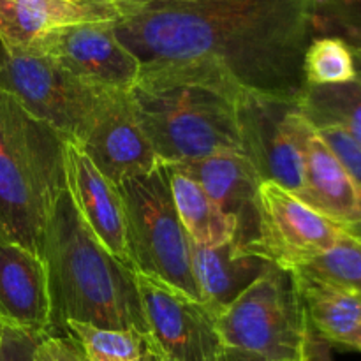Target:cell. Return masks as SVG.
<instances>
[{
  "mask_svg": "<svg viewBox=\"0 0 361 361\" xmlns=\"http://www.w3.org/2000/svg\"><path fill=\"white\" fill-rule=\"evenodd\" d=\"M314 0H137L115 21L141 63L137 85H200L233 102L245 95L298 102Z\"/></svg>",
  "mask_w": 361,
  "mask_h": 361,
  "instance_id": "1",
  "label": "cell"
},
{
  "mask_svg": "<svg viewBox=\"0 0 361 361\" xmlns=\"http://www.w3.org/2000/svg\"><path fill=\"white\" fill-rule=\"evenodd\" d=\"M41 257L48 274L53 335H67V323L76 321L150 337L136 271L99 243L66 189L53 204Z\"/></svg>",
  "mask_w": 361,
  "mask_h": 361,
  "instance_id": "2",
  "label": "cell"
},
{
  "mask_svg": "<svg viewBox=\"0 0 361 361\" xmlns=\"http://www.w3.org/2000/svg\"><path fill=\"white\" fill-rule=\"evenodd\" d=\"M130 97L141 129L162 164L240 152L235 102L210 88L136 85Z\"/></svg>",
  "mask_w": 361,
  "mask_h": 361,
  "instance_id": "3",
  "label": "cell"
},
{
  "mask_svg": "<svg viewBox=\"0 0 361 361\" xmlns=\"http://www.w3.org/2000/svg\"><path fill=\"white\" fill-rule=\"evenodd\" d=\"M62 141L59 133L32 120L0 150V242L41 256L53 204L66 189Z\"/></svg>",
  "mask_w": 361,
  "mask_h": 361,
  "instance_id": "4",
  "label": "cell"
},
{
  "mask_svg": "<svg viewBox=\"0 0 361 361\" xmlns=\"http://www.w3.org/2000/svg\"><path fill=\"white\" fill-rule=\"evenodd\" d=\"M222 349L261 361H302L309 323L289 270H267L217 314Z\"/></svg>",
  "mask_w": 361,
  "mask_h": 361,
  "instance_id": "5",
  "label": "cell"
},
{
  "mask_svg": "<svg viewBox=\"0 0 361 361\" xmlns=\"http://www.w3.org/2000/svg\"><path fill=\"white\" fill-rule=\"evenodd\" d=\"M118 189L134 270L201 300L190 263V240L173 201L166 164L161 162L147 175L120 183Z\"/></svg>",
  "mask_w": 361,
  "mask_h": 361,
  "instance_id": "6",
  "label": "cell"
},
{
  "mask_svg": "<svg viewBox=\"0 0 361 361\" xmlns=\"http://www.w3.org/2000/svg\"><path fill=\"white\" fill-rule=\"evenodd\" d=\"M0 92L13 97L28 116L80 143L106 92L73 76L51 56L0 44Z\"/></svg>",
  "mask_w": 361,
  "mask_h": 361,
  "instance_id": "7",
  "label": "cell"
},
{
  "mask_svg": "<svg viewBox=\"0 0 361 361\" xmlns=\"http://www.w3.org/2000/svg\"><path fill=\"white\" fill-rule=\"evenodd\" d=\"M345 233L291 190L263 182L257 197L256 240L247 252L295 270L337 247Z\"/></svg>",
  "mask_w": 361,
  "mask_h": 361,
  "instance_id": "8",
  "label": "cell"
},
{
  "mask_svg": "<svg viewBox=\"0 0 361 361\" xmlns=\"http://www.w3.org/2000/svg\"><path fill=\"white\" fill-rule=\"evenodd\" d=\"M136 284L150 330L152 360L164 356L173 361H217L222 344L214 309L141 271H136Z\"/></svg>",
  "mask_w": 361,
  "mask_h": 361,
  "instance_id": "9",
  "label": "cell"
},
{
  "mask_svg": "<svg viewBox=\"0 0 361 361\" xmlns=\"http://www.w3.org/2000/svg\"><path fill=\"white\" fill-rule=\"evenodd\" d=\"M240 154L254 166L263 182H275L302 196L303 157L298 102L245 95L235 101Z\"/></svg>",
  "mask_w": 361,
  "mask_h": 361,
  "instance_id": "10",
  "label": "cell"
},
{
  "mask_svg": "<svg viewBox=\"0 0 361 361\" xmlns=\"http://www.w3.org/2000/svg\"><path fill=\"white\" fill-rule=\"evenodd\" d=\"M115 21L74 23L51 32L39 53L51 56L73 76L104 92H133L141 63L118 39Z\"/></svg>",
  "mask_w": 361,
  "mask_h": 361,
  "instance_id": "11",
  "label": "cell"
},
{
  "mask_svg": "<svg viewBox=\"0 0 361 361\" xmlns=\"http://www.w3.org/2000/svg\"><path fill=\"white\" fill-rule=\"evenodd\" d=\"M78 145L115 185L147 175L161 164L141 129L130 92H106Z\"/></svg>",
  "mask_w": 361,
  "mask_h": 361,
  "instance_id": "12",
  "label": "cell"
},
{
  "mask_svg": "<svg viewBox=\"0 0 361 361\" xmlns=\"http://www.w3.org/2000/svg\"><path fill=\"white\" fill-rule=\"evenodd\" d=\"M62 164L66 190L85 226L109 254L133 268L118 185L102 175L74 141H62Z\"/></svg>",
  "mask_w": 361,
  "mask_h": 361,
  "instance_id": "13",
  "label": "cell"
},
{
  "mask_svg": "<svg viewBox=\"0 0 361 361\" xmlns=\"http://www.w3.org/2000/svg\"><path fill=\"white\" fill-rule=\"evenodd\" d=\"M303 190L300 200L349 235L361 233V194L351 175L316 127L303 116L300 127Z\"/></svg>",
  "mask_w": 361,
  "mask_h": 361,
  "instance_id": "14",
  "label": "cell"
},
{
  "mask_svg": "<svg viewBox=\"0 0 361 361\" xmlns=\"http://www.w3.org/2000/svg\"><path fill=\"white\" fill-rule=\"evenodd\" d=\"M168 168L192 178L236 221L235 242L249 249L257 233V197L263 183L254 166L240 152H222Z\"/></svg>",
  "mask_w": 361,
  "mask_h": 361,
  "instance_id": "15",
  "label": "cell"
},
{
  "mask_svg": "<svg viewBox=\"0 0 361 361\" xmlns=\"http://www.w3.org/2000/svg\"><path fill=\"white\" fill-rule=\"evenodd\" d=\"M0 321L39 337L53 335L46 264L18 243L0 242Z\"/></svg>",
  "mask_w": 361,
  "mask_h": 361,
  "instance_id": "16",
  "label": "cell"
},
{
  "mask_svg": "<svg viewBox=\"0 0 361 361\" xmlns=\"http://www.w3.org/2000/svg\"><path fill=\"white\" fill-rule=\"evenodd\" d=\"M123 4L99 7L71 0H0V44L18 51H37L51 32L67 25L116 21Z\"/></svg>",
  "mask_w": 361,
  "mask_h": 361,
  "instance_id": "17",
  "label": "cell"
},
{
  "mask_svg": "<svg viewBox=\"0 0 361 361\" xmlns=\"http://www.w3.org/2000/svg\"><path fill=\"white\" fill-rule=\"evenodd\" d=\"M296 282L309 328L331 349L361 353V298L303 268L289 270Z\"/></svg>",
  "mask_w": 361,
  "mask_h": 361,
  "instance_id": "18",
  "label": "cell"
},
{
  "mask_svg": "<svg viewBox=\"0 0 361 361\" xmlns=\"http://www.w3.org/2000/svg\"><path fill=\"white\" fill-rule=\"evenodd\" d=\"M190 263L201 302L217 314L235 302L270 264L243 250L235 240L219 247L190 242Z\"/></svg>",
  "mask_w": 361,
  "mask_h": 361,
  "instance_id": "19",
  "label": "cell"
},
{
  "mask_svg": "<svg viewBox=\"0 0 361 361\" xmlns=\"http://www.w3.org/2000/svg\"><path fill=\"white\" fill-rule=\"evenodd\" d=\"M168 171L173 201L190 242L203 247H219L233 242L236 236L235 219L222 212L192 178L171 168H168Z\"/></svg>",
  "mask_w": 361,
  "mask_h": 361,
  "instance_id": "20",
  "label": "cell"
},
{
  "mask_svg": "<svg viewBox=\"0 0 361 361\" xmlns=\"http://www.w3.org/2000/svg\"><path fill=\"white\" fill-rule=\"evenodd\" d=\"M302 115L316 129L338 127L361 145V83L305 87L298 101Z\"/></svg>",
  "mask_w": 361,
  "mask_h": 361,
  "instance_id": "21",
  "label": "cell"
},
{
  "mask_svg": "<svg viewBox=\"0 0 361 361\" xmlns=\"http://www.w3.org/2000/svg\"><path fill=\"white\" fill-rule=\"evenodd\" d=\"M90 361H154L148 338L136 330H104L71 321L66 326Z\"/></svg>",
  "mask_w": 361,
  "mask_h": 361,
  "instance_id": "22",
  "label": "cell"
},
{
  "mask_svg": "<svg viewBox=\"0 0 361 361\" xmlns=\"http://www.w3.org/2000/svg\"><path fill=\"white\" fill-rule=\"evenodd\" d=\"M303 80L307 87H331L356 81L351 46L330 35L314 37L303 55Z\"/></svg>",
  "mask_w": 361,
  "mask_h": 361,
  "instance_id": "23",
  "label": "cell"
},
{
  "mask_svg": "<svg viewBox=\"0 0 361 361\" xmlns=\"http://www.w3.org/2000/svg\"><path fill=\"white\" fill-rule=\"evenodd\" d=\"M300 268L326 279L361 298V243L349 233H345L337 247Z\"/></svg>",
  "mask_w": 361,
  "mask_h": 361,
  "instance_id": "24",
  "label": "cell"
},
{
  "mask_svg": "<svg viewBox=\"0 0 361 361\" xmlns=\"http://www.w3.org/2000/svg\"><path fill=\"white\" fill-rule=\"evenodd\" d=\"M314 37L330 35L361 49V0H314Z\"/></svg>",
  "mask_w": 361,
  "mask_h": 361,
  "instance_id": "25",
  "label": "cell"
},
{
  "mask_svg": "<svg viewBox=\"0 0 361 361\" xmlns=\"http://www.w3.org/2000/svg\"><path fill=\"white\" fill-rule=\"evenodd\" d=\"M317 133L321 134L324 141L328 143V147L334 150V154L337 155L338 161L344 164V168L348 169V173L351 175L353 182L358 187L361 194V145L356 143L348 133H344L338 127H323V129H317ZM355 236H361L355 235Z\"/></svg>",
  "mask_w": 361,
  "mask_h": 361,
  "instance_id": "26",
  "label": "cell"
},
{
  "mask_svg": "<svg viewBox=\"0 0 361 361\" xmlns=\"http://www.w3.org/2000/svg\"><path fill=\"white\" fill-rule=\"evenodd\" d=\"M42 337L2 321L0 326V361H34V351Z\"/></svg>",
  "mask_w": 361,
  "mask_h": 361,
  "instance_id": "27",
  "label": "cell"
},
{
  "mask_svg": "<svg viewBox=\"0 0 361 361\" xmlns=\"http://www.w3.org/2000/svg\"><path fill=\"white\" fill-rule=\"evenodd\" d=\"M34 361H90L71 334L48 335L37 342Z\"/></svg>",
  "mask_w": 361,
  "mask_h": 361,
  "instance_id": "28",
  "label": "cell"
},
{
  "mask_svg": "<svg viewBox=\"0 0 361 361\" xmlns=\"http://www.w3.org/2000/svg\"><path fill=\"white\" fill-rule=\"evenodd\" d=\"M32 120L13 97L0 92V150L20 136Z\"/></svg>",
  "mask_w": 361,
  "mask_h": 361,
  "instance_id": "29",
  "label": "cell"
},
{
  "mask_svg": "<svg viewBox=\"0 0 361 361\" xmlns=\"http://www.w3.org/2000/svg\"><path fill=\"white\" fill-rule=\"evenodd\" d=\"M302 361H334L331 356V348L317 337L312 330L309 328L305 341V349H303V360Z\"/></svg>",
  "mask_w": 361,
  "mask_h": 361,
  "instance_id": "30",
  "label": "cell"
},
{
  "mask_svg": "<svg viewBox=\"0 0 361 361\" xmlns=\"http://www.w3.org/2000/svg\"><path fill=\"white\" fill-rule=\"evenodd\" d=\"M217 361H261V360L249 358V356H243V355H238V353L226 351V349H222V353L219 355Z\"/></svg>",
  "mask_w": 361,
  "mask_h": 361,
  "instance_id": "31",
  "label": "cell"
},
{
  "mask_svg": "<svg viewBox=\"0 0 361 361\" xmlns=\"http://www.w3.org/2000/svg\"><path fill=\"white\" fill-rule=\"evenodd\" d=\"M71 2L83 4V6H99V7H111V6H120V0H71Z\"/></svg>",
  "mask_w": 361,
  "mask_h": 361,
  "instance_id": "32",
  "label": "cell"
},
{
  "mask_svg": "<svg viewBox=\"0 0 361 361\" xmlns=\"http://www.w3.org/2000/svg\"><path fill=\"white\" fill-rule=\"evenodd\" d=\"M353 53H355V63H356V80L361 83V49L353 48Z\"/></svg>",
  "mask_w": 361,
  "mask_h": 361,
  "instance_id": "33",
  "label": "cell"
},
{
  "mask_svg": "<svg viewBox=\"0 0 361 361\" xmlns=\"http://www.w3.org/2000/svg\"><path fill=\"white\" fill-rule=\"evenodd\" d=\"M154 361H173V360L164 358V356H154Z\"/></svg>",
  "mask_w": 361,
  "mask_h": 361,
  "instance_id": "34",
  "label": "cell"
},
{
  "mask_svg": "<svg viewBox=\"0 0 361 361\" xmlns=\"http://www.w3.org/2000/svg\"><path fill=\"white\" fill-rule=\"evenodd\" d=\"M120 2H137V0H120Z\"/></svg>",
  "mask_w": 361,
  "mask_h": 361,
  "instance_id": "35",
  "label": "cell"
},
{
  "mask_svg": "<svg viewBox=\"0 0 361 361\" xmlns=\"http://www.w3.org/2000/svg\"><path fill=\"white\" fill-rule=\"evenodd\" d=\"M353 236H355V235H353ZM356 238H358V242L361 243V236H356Z\"/></svg>",
  "mask_w": 361,
  "mask_h": 361,
  "instance_id": "36",
  "label": "cell"
},
{
  "mask_svg": "<svg viewBox=\"0 0 361 361\" xmlns=\"http://www.w3.org/2000/svg\"><path fill=\"white\" fill-rule=\"evenodd\" d=\"M0 326H2V321H0Z\"/></svg>",
  "mask_w": 361,
  "mask_h": 361,
  "instance_id": "37",
  "label": "cell"
}]
</instances>
